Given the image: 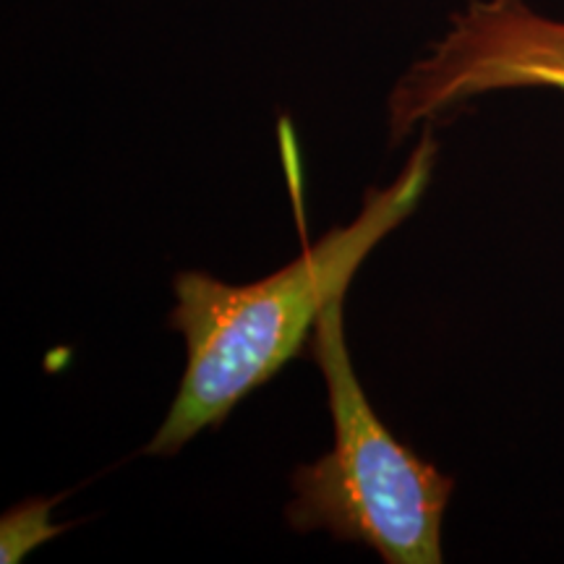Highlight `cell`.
Instances as JSON below:
<instances>
[{"label": "cell", "mask_w": 564, "mask_h": 564, "mask_svg": "<svg viewBox=\"0 0 564 564\" xmlns=\"http://www.w3.org/2000/svg\"><path fill=\"white\" fill-rule=\"evenodd\" d=\"M436 162L426 131L387 188H369L358 217L270 278L228 285L207 272H181L173 282L171 327L186 340V371L147 455H175L204 429L220 426L253 390L301 352L329 303L345 299L352 274L419 207Z\"/></svg>", "instance_id": "cell-1"}, {"label": "cell", "mask_w": 564, "mask_h": 564, "mask_svg": "<svg viewBox=\"0 0 564 564\" xmlns=\"http://www.w3.org/2000/svg\"><path fill=\"white\" fill-rule=\"evenodd\" d=\"M312 352L327 384L335 444L293 474L288 525L366 544L387 564H440L455 481L394 440L373 413L345 343L343 299L316 322Z\"/></svg>", "instance_id": "cell-2"}, {"label": "cell", "mask_w": 564, "mask_h": 564, "mask_svg": "<svg viewBox=\"0 0 564 564\" xmlns=\"http://www.w3.org/2000/svg\"><path fill=\"white\" fill-rule=\"evenodd\" d=\"M502 89L564 95V19H549L525 0H470L394 84L387 100L392 144L415 126Z\"/></svg>", "instance_id": "cell-3"}]
</instances>
